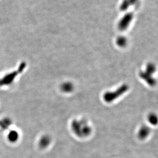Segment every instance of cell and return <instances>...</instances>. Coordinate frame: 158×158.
<instances>
[{"label":"cell","instance_id":"9","mask_svg":"<svg viewBox=\"0 0 158 158\" xmlns=\"http://www.w3.org/2000/svg\"><path fill=\"white\" fill-rule=\"evenodd\" d=\"M127 39L126 37L123 36H120L118 37L116 40V44L119 47L123 48L127 45Z\"/></svg>","mask_w":158,"mask_h":158},{"label":"cell","instance_id":"8","mask_svg":"<svg viewBox=\"0 0 158 158\" xmlns=\"http://www.w3.org/2000/svg\"><path fill=\"white\" fill-rule=\"evenodd\" d=\"M50 141L51 140L49 137L48 136H44L41 139V140H40V146L42 148H45L50 144Z\"/></svg>","mask_w":158,"mask_h":158},{"label":"cell","instance_id":"4","mask_svg":"<svg viewBox=\"0 0 158 158\" xmlns=\"http://www.w3.org/2000/svg\"><path fill=\"white\" fill-rule=\"evenodd\" d=\"M139 76L149 86L154 87L157 85V80L154 77V75L148 73L144 70H141L139 72Z\"/></svg>","mask_w":158,"mask_h":158},{"label":"cell","instance_id":"11","mask_svg":"<svg viewBox=\"0 0 158 158\" xmlns=\"http://www.w3.org/2000/svg\"><path fill=\"white\" fill-rule=\"evenodd\" d=\"M19 138V134L15 131H11L8 135V139L11 142H15Z\"/></svg>","mask_w":158,"mask_h":158},{"label":"cell","instance_id":"5","mask_svg":"<svg viewBox=\"0 0 158 158\" xmlns=\"http://www.w3.org/2000/svg\"><path fill=\"white\" fill-rule=\"evenodd\" d=\"M151 128L149 126L144 125L140 127L138 131V137L141 140H144L148 138L151 133Z\"/></svg>","mask_w":158,"mask_h":158},{"label":"cell","instance_id":"12","mask_svg":"<svg viewBox=\"0 0 158 158\" xmlns=\"http://www.w3.org/2000/svg\"><path fill=\"white\" fill-rule=\"evenodd\" d=\"M131 4L128 0H123L120 4V9L121 11H126L131 6Z\"/></svg>","mask_w":158,"mask_h":158},{"label":"cell","instance_id":"13","mask_svg":"<svg viewBox=\"0 0 158 158\" xmlns=\"http://www.w3.org/2000/svg\"><path fill=\"white\" fill-rule=\"evenodd\" d=\"M128 1H129L131 5H135L139 1V0H128Z\"/></svg>","mask_w":158,"mask_h":158},{"label":"cell","instance_id":"3","mask_svg":"<svg viewBox=\"0 0 158 158\" xmlns=\"http://www.w3.org/2000/svg\"><path fill=\"white\" fill-rule=\"evenodd\" d=\"M134 19V14L132 12H128L123 15L118 24V27L121 31L126 30L131 24Z\"/></svg>","mask_w":158,"mask_h":158},{"label":"cell","instance_id":"10","mask_svg":"<svg viewBox=\"0 0 158 158\" xmlns=\"http://www.w3.org/2000/svg\"><path fill=\"white\" fill-rule=\"evenodd\" d=\"M61 89L64 92L70 93L73 89V86L71 83L66 82L62 84V85L61 86Z\"/></svg>","mask_w":158,"mask_h":158},{"label":"cell","instance_id":"7","mask_svg":"<svg viewBox=\"0 0 158 158\" xmlns=\"http://www.w3.org/2000/svg\"><path fill=\"white\" fill-rule=\"evenodd\" d=\"M144 70L148 73L154 75L157 71V66L154 63H148V64H146Z\"/></svg>","mask_w":158,"mask_h":158},{"label":"cell","instance_id":"2","mask_svg":"<svg viewBox=\"0 0 158 158\" xmlns=\"http://www.w3.org/2000/svg\"><path fill=\"white\" fill-rule=\"evenodd\" d=\"M72 127L74 132L80 137L87 136L90 134L89 127L83 122L82 124V122L76 121L72 125Z\"/></svg>","mask_w":158,"mask_h":158},{"label":"cell","instance_id":"6","mask_svg":"<svg viewBox=\"0 0 158 158\" xmlns=\"http://www.w3.org/2000/svg\"><path fill=\"white\" fill-rule=\"evenodd\" d=\"M148 121L149 124L153 126H157L158 124V116L155 113H151L148 114Z\"/></svg>","mask_w":158,"mask_h":158},{"label":"cell","instance_id":"1","mask_svg":"<svg viewBox=\"0 0 158 158\" xmlns=\"http://www.w3.org/2000/svg\"><path fill=\"white\" fill-rule=\"evenodd\" d=\"M129 85L123 84L114 91H107L104 94V100L107 103H111L121 97L129 90Z\"/></svg>","mask_w":158,"mask_h":158}]
</instances>
